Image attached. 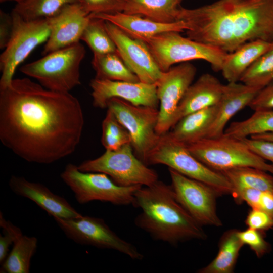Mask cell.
I'll return each mask as SVG.
<instances>
[{
	"instance_id": "cell-1",
	"label": "cell",
	"mask_w": 273,
	"mask_h": 273,
	"mask_svg": "<svg viewBox=\"0 0 273 273\" xmlns=\"http://www.w3.org/2000/svg\"><path fill=\"white\" fill-rule=\"evenodd\" d=\"M84 118L70 92L44 88L29 78H13L0 89V140L30 163L48 164L72 154Z\"/></svg>"
},
{
	"instance_id": "cell-2",
	"label": "cell",
	"mask_w": 273,
	"mask_h": 273,
	"mask_svg": "<svg viewBox=\"0 0 273 273\" xmlns=\"http://www.w3.org/2000/svg\"><path fill=\"white\" fill-rule=\"evenodd\" d=\"M187 37L232 53L244 43L273 41V0H217L197 8L180 7L177 21Z\"/></svg>"
},
{
	"instance_id": "cell-3",
	"label": "cell",
	"mask_w": 273,
	"mask_h": 273,
	"mask_svg": "<svg viewBox=\"0 0 273 273\" xmlns=\"http://www.w3.org/2000/svg\"><path fill=\"white\" fill-rule=\"evenodd\" d=\"M133 206L141 209L135 225L154 239L176 245L190 240H205L202 225L176 200L170 185L157 180L134 193Z\"/></svg>"
},
{
	"instance_id": "cell-4",
	"label": "cell",
	"mask_w": 273,
	"mask_h": 273,
	"mask_svg": "<svg viewBox=\"0 0 273 273\" xmlns=\"http://www.w3.org/2000/svg\"><path fill=\"white\" fill-rule=\"evenodd\" d=\"M85 53V48L78 42L26 64L20 71L47 89L70 92L81 84L80 68Z\"/></svg>"
},
{
	"instance_id": "cell-5",
	"label": "cell",
	"mask_w": 273,
	"mask_h": 273,
	"mask_svg": "<svg viewBox=\"0 0 273 273\" xmlns=\"http://www.w3.org/2000/svg\"><path fill=\"white\" fill-rule=\"evenodd\" d=\"M163 164L177 172L202 182L220 195L231 194L233 188L225 176L211 169L195 158L186 145L176 140L168 131L160 135L149 153L146 165Z\"/></svg>"
},
{
	"instance_id": "cell-6",
	"label": "cell",
	"mask_w": 273,
	"mask_h": 273,
	"mask_svg": "<svg viewBox=\"0 0 273 273\" xmlns=\"http://www.w3.org/2000/svg\"><path fill=\"white\" fill-rule=\"evenodd\" d=\"M186 146L198 160L218 172L251 167L273 174L272 164L267 163L241 139L225 133L217 138H205Z\"/></svg>"
},
{
	"instance_id": "cell-7",
	"label": "cell",
	"mask_w": 273,
	"mask_h": 273,
	"mask_svg": "<svg viewBox=\"0 0 273 273\" xmlns=\"http://www.w3.org/2000/svg\"><path fill=\"white\" fill-rule=\"evenodd\" d=\"M180 33L167 32L141 40L162 71H167L175 64L194 60H204L210 64L214 71H221L229 53L185 37Z\"/></svg>"
},
{
	"instance_id": "cell-8",
	"label": "cell",
	"mask_w": 273,
	"mask_h": 273,
	"mask_svg": "<svg viewBox=\"0 0 273 273\" xmlns=\"http://www.w3.org/2000/svg\"><path fill=\"white\" fill-rule=\"evenodd\" d=\"M78 168L83 172L106 174L123 187L148 186L158 180L157 172L136 156L130 143L115 150H106L100 156L82 162Z\"/></svg>"
},
{
	"instance_id": "cell-9",
	"label": "cell",
	"mask_w": 273,
	"mask_h": 273,
	"mask_svg": "<svg viewBox=\"0 0 273 273\" xmlns=\"http://www.w3.org/2000/svg\"><path fill=\"white\" fill-rule=\"evenodd\" d=\"M60 177L81 204L93 201L121 206L132 204L135 192L142 186H120L106 174L83 172L72 163L66 165Z\"/></svg>"
},
{
	"instance_id": "cell-10",
	"label": "cell",
	"mask_w": 273,
	"mask_h": 273,
	"mask_svg": "<svg viewBox=\"0 0 273 273\" xmlns=\"http://www.w3.org/2000/svg\"><path fill=\"white\" fill-rule=\"evenodd\" d=\"M11 14L12 33L0 56V89L10 83L17 68L37 47L47 42L50 34L48 19L27 21L13 12Z\"/></svg>"
},
{
	"instance_id": "cell-11",
	"label": "cell",
	"mask_w": 273,
	"mask_h": 273,
	"mask_svg": "<svg viewBox=\"0 0 273 273\" xmlns=\"http://www.w3.org/2000/svg\"><path fill=\"white\" fill-rule=\"evenodd\" d=\"M107 108L126 128L135 155L146 164L149 153L160 137L156 130L159 110L155 107L134 105L117 98L108 101Z\"/></svg>"
},
{
	"instance_id": "cell-12",
	"label": "cell",
	"mask_w": 273,
	"mask_h": 273,
	"mask_svg": "<svg viewBox=\"0 0 273 273\" xmlns=\"http://www.w3.org/2000/svg\"><path fill=\"white\" fill-rule=\"evenodd\" d=\"M53 218L65 235L76 243L114 250L134 260L144 257L134 245L119 237L102 218L83 215L69 219Z\"/></svg>"
},
{
	"instance_id": "cell-13",
	"label": "cell",
	"mask_w": 273,
	"mask_h": 273,
	"mask_svg": "<svg viewBox=\"0 0 273 273\" xmlns=\"http://www.w3.org/2000/svg\"><path fill=\"white\" fill-rule=\"evenodd\" d=\"M168 170L175 198L190 216L202 226H222L216 212V200L219 194L202 182L171 168Z\"/></svg>"
},
{
	"instance_id": "cell-14",
	"label": "cell",
	"mask_w": 273,
	"mask_h": 273,
	"mask_svg": "<svg viewBox=\"0 0 273 273\" xmlns=\"http://www.w3.org/2000/svg\"><path fill=\"white\" fill-rule=\"evenodd\" d=\"M195 66L189 62L171 67L156 82L160 108L157 133L161 135L174 126V118L178 106L196 74Z\"/></svg>"
},
{
	"instance_id": "cell-15",
	"label": "cell",
	"mask_w": 273,
	"mask_h": 273,
	"mask_svg": "<svg viewBox=\"0 0 273 273\" xmlns=\"http://www.w3.org/2000/svg\"><path fill=\"white\" fill-rule=\"evenodd\" d=\"M105 21L106 29L116 46L117 53L140 81L156 83L163 71L146 44L131 37L113 24Z\"/></svg>"
},
{
	"instance_id": "cell-16",
	"label": "cell",
	"mask_w": 273,
	"mask_h": 273,
	"mask_svg": "<svg viewBox=\"0 0 273 273\" xmlns=\"http://www.w3.org/2000/svg\"><path fill=\"white\" fill-rule=\"evenodd\" d=\"M93 104L107 108V102L113 98L126 101L134 105L157 108L159 100L156 83L113 81L94 78L90 80Z\"/></svg>"
},
{
	"instance_id": "cell-17",
	"label": "cell",
	"mask_w": 273,
	"mask_h": 273,
	"mask_svg": "<svg viewBox=\"0 0 273 273\" xmlns=\"http://www.w3.org/2000/svg\"><path fill=\"white\" fill-rule=\"evenodd\" d=\"M47 19L50 34L44 46L43 55L79 42L90 17L78 2L66 5Z\"/></svg>"
},
{
	"instance_id": "cell-18",
	"label": "cell",
	"mask_w": 273,
	"mask_h": 273,
	"mask_svg": "<svg viewBox=\"0 0 273 273\" xmlns=\"http://www.w3.org/2000/svg\"><path fill=\"white\" fill-rule=\"evenodd\" d=\"M9 185L15 194L34 202L53 217L69 219L82 216L64 198L54 194L40 183L12 175Z\"/></svg>"
},
{
	"instance_id": "cell-19",
	"label": "cell",
	"mask_w": 273,
	"mask_h": 273,
	"mask_svg": "<svg viewBox=\"0 0 273 273\" xmlns=\"http://www.w3.org/2000/svg\"><path fill=\"white\" fill-rule=\"evenodd\" d=\"M89 16L108 21L131 37L140 40L167 32H182L189 29L188 24L181 20L172 23H161L139 15L123 12Z\"/></svg>"
},
{
	"instance_id": "cell-20",
	"label": "cell",
	"mask_w": 273,
	"mask_h": 273,
	"mask_svg": "<svg viewBox=\"0 0 273 273\" xmlns=\"http://www.w3.org/2000/svg\"><path fill=\"white\" fill-rule=\"evenodd\" d=\"M260 89L239 82H228L224 85L218 103L217 115L206 138L222 135L230 119L238 112L248 106Z\"/></svg>"
},
{
	"instance_id": "cell-21",
	"label": "cell",
	"mask_w": 273,
	"mask_h": 273,
	"mask_svg": "<svg viewBox=\"0 0 273 273\" xmlns=\"http://www.w3.org/2000/svg\"><path fill=\"white\" fill-rule=\"evenodd\" d=\"M224 84L214 75L205 73L192 83L181 99L174 118V126L183 117L195 111L216 105Z\"/></svg>"
},
{
	"instance_id": "cell-22",
	"label": "cell",
	"mask_w": 273,
	"mask_h": 273,
	"mask_svg": "<svg viewBox=\"0 0 273 273\" xmlns=\"http://www.w3.org/2000/svg\"><path fill=\"white\" fill-rule=\"evenodd\" d=\"M273 47V41L257 39L229 53L221 72L228 82H239L244 72L261 56Z\"/></svg>"
},
{
	"instance_id": "cell-23",
	"label": "cell",
	"mask_w": 273,
	"mask_h": 273,
	"mask_svg": "<svg viewBox=\"0 0 273 273\" xmlns=\"http://www.w3.org/2000/svg\"><path fill=\"white\" fill-rule=\"evenodd\" d=\"M218 109L216 105L191 113L180 119L169 132L176 140L187 145L207 137Z\"/></svg>"
},
{
	"instance_id": "cell-24",
	"label": "cell",
	"mask_w": 273,
	"mask_h": 273,
	"mask_svg": "<svg viewBox=\"0 0 273 273\" xmlns=\"http://www.w3.org/2000/svg\"><path fill=\"white\" fill-rule=\"evenodd\" d=\"M183 0H126L124 13L135 14L161 23H172Z\"/></svg>"
},
{
	"instance_id": "cell-25",
	"label": "cell",
	"mask_w": 273,
	"mask_h": 273,
	"mask_svg": "<svg viewBox=\"0 0 273 273\" xmlns=\"http://www.w3.org/2000/svg\"><path fill=\"white\" fill-rule=\"evenodd\" d=\"M238 230L225 232L218 243V252L215 258L207 266L198 270L199 273H232L239 252L244 244L238 236Z\"/></svg>"
},
{
	"instance_id": "cell-26",
	"label": "cell",
	"mask_w": 273,
	"mask_h": 273,
	"mask_svg": "<svg viewBox=\"0 0 273 273\" xmlns=\"http://www.w3.org/2000/svg\"><path fill=\"white\" fill-rule=\"evenodd\" d=\"M91 64L96 73V78L140 82L136 75L125 64L117 51L105 54H94Z\"/></svg>"
},
{
	"instance_id": "cell-27",
	"label": "cell",
	"mask_w": 273,
	"mask_h": 273,
	"mask_svg": "<svg viewBox=\"0 0 273 273\" xmlns=\"http://www.w3.org/2000/svg\"><path fill=\"white\" fill-rule=\"evenodd\" d=\"M220 172L232 185V195L243 188H253L273 193V176L265 171L251 167H243Z\"/></svg>"
},
{
	"instance_id": "cell-28",
	"label": "cell",
	"mask_w": 273,
	"mask_h": 273,
	"mask_svg": "<svg viewBox=\"0 0 273 273\" xmlns=\"http://www.w3.org/2000/svg\"><path fill=\"white\" fill-rule=\"evenodd\" d=\"M37 247L36 237L22 235L13 243L12 250L2 264L1 272H29L31 260Z\"/></svg>"
},
{
	"instance_id": "cell-29",
	"label": "cell",
	"mask_w": 273,
	"mask_h": 273,
	"mask_svg": "<svg viewBox=\"0 0 273 273\" xmlns=\"http://www.w3.org/2000/svg\"><path fill=\"white\" fill-rule=\"evenodd\" d=\"M266 132H273V110L255 111L246 119L231 123L224 133L242 139Z\"/></svg>"
},
{
	"instance_id": "cell-30",
	"label": "cell",
	"mask_w": 273,
	"mask_h": 273,
	"mask_svg": "<svg viewBox=\"0 0 273 273\" xmlns=\"http://www.w3.org/2000/svg\"><path fill=\"white\" fill-rule=\"evenodd\" d=\"M80 0H23L17 3L12 12L25 20L32 21L50 18L66 5Z\"/></svg>"
},
{
	"instance_id": "cell-31",
	"label": "cell",
	"mask_w": 273,
	"mask_h": 273,
	"mask_svg": "<svg viewBox=\"0 0 273 273\" xmlns=\"http://www.w3.org/2000/svg\"><path fill=\"white\" fill-rule=\"evenodd\" d=\"M90 17L80 40L88 46L93 54L116 52V46L106 29L105 20Z\"/></svg>"
},
{
	"instance_id": "cell-32",
	"label": "cell",
	"mask_w": 273,
	"mask_h": 273,
	"mask_svg": "<svg viewBox=\"0 0 273 273\" xmlns=\"http://www.w3.org/2000/svg\"><path fill=\"white\" fill-rule=\"evenodd\" d=\"M273 80V47L261 56L241 77L240 81L262 88Z\"/></svg>"
},
{
	"instance_id": "cell-33",
	"label": "cell",
	"mask_w": 273,
	"mask_h": 273,
	"mask_svg": "<svg viewBox=\"0 0 273 273\" xmlns=\"http://www.w3.org/2000/svg\"><path fill=\"white\" fill-rule=\"evenodd\" d=\"M101 143L107 150H115L130 143V135L113 113L107 109L102 124Z\"/></svg>"
},
{
	"instance_id": "cell-34",
	"label": "cell",
	"mask_w": 273,
	"mask_h": 273,
	"mask_svg": "<svg viewBox=\"0 0 273 273\" xmlns=\"http://www.w3.org/2000/svg\"><path fill=\"white\" fill-rule=\"evenodd\" d=\"M264 232L248 228L240 231L238 236L243 243L248 245L258 258L270 252L271 246L264 239Z\"/></svg>"
},
{
	"instance_id": "cell-35",
	"label": "cell",
	"mask_w": 273,
	"mask_h": 273,
	"mask_svg": "<svg viewBox=\"0 0 273 273\" xmlns=\"http://www.w3.org/2000/svg\"><path fill=\"white\" fill-rule=\"evenodd\" d=\"M126 0H80L79 3L89 15L113 14L123 12Z\"/></svg>"
},
{
	"instance_id": "cell-36",
	"label": "cell",
	"mask_w": 273,
	"mask_h": 273,
	"mask_svg": "<svg viewBox=\"0 0 273 273\" xmlns=\"http://www.w3.org/2000/svg\"><path fill=\"white\" fill-rule=\"evenodd\" d=\"M0 226L3 229L0 235V263L2 264L9 254V247L23 234L19 228L6 220L1 212Z\"/></svg>"
},
{
	"instance_id": "cell-37",
	"label": "cell",
	"mask_w": 273,
	"mask_h": 273,
	"mask_svg": "<svg viewBox=\"0 0 273 273\" xmlns=\"http://www.w3.org/2000/svg\"><path fill=\"white\" fill-rule=\"evenodd\" d=\"M245 223L249 228L264 232L273 228V216L260 209H251Z\"/></svg>"
},
{
	"instance_id": "cell-38",
	"label": "cell",
	"mask_w": 273,
	"mask_h": 273,
	"mask_svg": "<svg viewBox=\"0 0 273 273\" xmlns=\"http://www.w3.org/2000/svg\"><path fill=\"white\" fill-rule=\"evenodd\" d=\"M248 107L254 111L273 110V80L258 92Z\"/></svg>"
},
{
	"instance_id": "cell-39",
	"label": "cell",
	"mask_w": 273,
	"mask_h": 273,
	"mask_svg": "<svg viewBox=\"0 0 273 273\" xmlns=\"http://www.w3.org/2000/svg\"><path fill=\"white\" fill-rule=\"evenodd\" d=\"M240 139L258 155L273 165V142L250 137Z\"/></svg>"
},
{
	"instance_id": "cell-40",
	"label": "cell",
	"mask_w": 273,
	"mask_h": 273,
	"mask_svg": "<svg viewBox=\"0 0 273 273\" xmlns=\"http://www.w3.org/2000/svg\"><path fill=\"white\" fill-rule=\"evenodd\" d=\"M263 191L253 188H243L232 196L238 204L245 201L251 209H260V200Z\"/></svg>"
},
{
	"instance_id": "cell-41",
	"label": "cell",
	"mask_w": 273,
	"mask_h": 273,
	"mask_svg": "<svg viewBox=\"0 0 273 273\" xmlns=\"http://www.w3.org/2000/svg\"><path fill=\"white\" fill-rule=\"evenodd\" d=\"M13 28V18L11 14L0 10V49L4 50L11 37Z\"/></svg>"
},
{
	"instance_id": "cell-42",
	"label": "cell",
	"mask_w": 273,
	"mask_h": 273,
	"mask_svg": "<svg viewBox=\"0 0 273 273\" xmlns=\"http://www.w3.org/2000/svg\"><path fill=\"white\" fill-rule=\"evenodd\" d=\"M260 209L273 216V193L262 192L260 200Z\"/></svg>"
},
{
	"instance_id": "cell-43",
	"label": "cell",
	"mask_w": 273,
	"mask_h": 273,
	"mask_svg": "<svg viewBox=\"0 0 273 273\" xmlns=\"http://www.w3.org/2000/svg\"><path fill=\"white\" fill-rule=\"evenodd\" d=\"M250 138L273 142V132H266L261 133L255 135L251 136H250Z\"/></svg>"
},
{
	"instance_id": "cell-44",
	"label": "cell",
	"mask_w": 273,
	"mask_h": 273,
	"mask_svg": "<svg viewBox=\"0 0 273 273\" xmlns=\"http://www.w3.org/2000/svg\"><path fill=\"white\" fill-rule=\"evenodd\" d=\"M22 1L23 0H0V2L1 3H3L5 2H8V1H13V2H15L17 3Z\"/></svg>"
}]
</instances>
